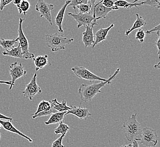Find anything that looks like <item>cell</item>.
<instances>
[{
    "mask_svg": "<svg viewBox=\"0 0 160 147\" xmlns=\"http://www.w3.org/2000/svg\"><path fill=\"white\" fill-rule=\"evenodd\" d=\"M137 114H133L131 117L123 123L124 134L127 139L132 142L134 140L139 141V138L142 131V127L136 120Z\"/></svg>",
    "mask_w": 160,
    "mask_h": 147,
    "instance_id": "2",
    "label": "cell"
},
{
    "mask_svg": "<svg viewBox=\"0 0 160 147\" xmlns=\"http://www.w3.org/2000/svg\"><path fill=\"white\" fill-rule=\"evenodd\" d=\"M136 16L137 17L136 21L134 22L132 27L130 28L128 30L124 32V34L126 35V36H128L129 34L133 32V31L135 30L136 29H138L140 28L145 27L147 25V21L145 20L144 19L142 18V17L139 15V13L136 14Z\"/></svg>",
    "mask_w": 160,
    "mask_h": 147,
    "instance_id": "17",
    "label": "cell"
},
{
    "mask_svg": "<svg viewBox=\"0 0 160 147\" xmlns=\"http://www.w3.org/2000/svg\"><path fill=\"white\" fill-rule=\"evenodd\" d=\"M114 24H111L108 27L105 28H101L98 31L96 32V40L92 45V48H94L99 43L103 42L106 39V37L108 35V32L111 30V28L114 27Z\"/></svg>",
    "mask_w": 160,
    "mask_h": 147,
    "instance_id": "15",
    "label": "cell"
},
{
    "mask_svg": "<svg viewBox=\"0 0 160 147\" xmlns=\"http://www.w3.org/2000/svg\"><path fill=\"white\" fill-rule=\"evenodd\" d=\"M160 25H157V26L154 27V28H153L152 30H147L145 32V34H151L152 33H153L154 32H160Z\"/></svg>",
    "mask_w": 160,
    "mask_h": 147,
    "instance_id": "34",
    "label": "cell"
},
{
    "mask_svg": "<svg viewBox=\"0 0 160 147\" xmlns=\"http://www.w3.org/2000/svg\"><path fill=\"white\" fill-rule=\"evenodd\" d=\"M69 3H70V0H67L65 2L64 5L62 6V8L59 10V12L58 13L57 16L55 17V25L58 27L59 32L62 33L63 32V30L62 28V21L64 19L65 12L67 9V7L68 6Z\"/></svg>",
    "mask_w": 160,
    "mask_h": 147,
    "instance_id": "16",
    "label": "cell"
},
{
    "mask_svg": "<svg viewBox=\"0 0 160 147\" xmlns=\"http://www.w3.org/2000/svg\"><path fill=\"white\" fill-rule=\"evenodd\" d=\"M100 1H101V0H100ZM90 1H91V4L92 5V6H94L95 5L97 0H90Z\"/></svg>",
    "mask_w": 160,
    "mask_h": 147,
    "instance_id": "41",
    "label": "cell"
},
{
    "mask_svg": "<svg viewBox=\"0 0 160 147\" xmlns=\"http://www.w3.org/2000/svg\"><path fill=\"white\" fill-rule=\"evenodd\" d=\"M71 110L67 111L66 113L65 114V116L71 114L77 116V118L81 120L87 119L89 116H92V114L90 113L89 110L88 108L82 107L80 105L79 107L71 105Z\"/></svg>",
    "mask_w": 160,
    "mask_h": 147,
    "instance_id": "12",
    "label": "cell"
},
{
    "mask_svg": "<svg viewBox=\"0 0 160 147\" xmlns=\"http://www.w3.org/2000/svg\"><path fill=\"white\" fill-rule=\"evenodd\" d=\"M118 9L119 7L115 5L111 7H106L102 4L101 1H99L98 3L94 5L93 9L92 8L91 12L92 13V16L94 18L99 19L101 18H106L109 12H111L112 10H117Z\"/></svg>",
    "mask_w": 160,
    "mask_h": 147,
    "instance_id": "11",
    "label": "cell"
},
{
    "mask_svg": "<svg viewBox=\"0 0 160 147\" xmlns=\"http://www.w3.org/2000/svg\"><path fill=\"white\" fill-rule=\"evenodd\" d=\"M117 0H101L100 1L102 5L106 7H111L114 6V2Z\"/></svg>",
    "mask_w": 160,
    "mask_h": 147,
    "instance_id": "32",
    "label": "cell"
},
{
    "mask_svg": "<svg viewBox=\"0 0 160 147\" xmlns=\"http://www.w3.org/2000/svg\"><path fill=\"white\" fill-rule=\"evenodd\" d=\"M92 5L90 4H80L76 6V7L79 10V12L82 14H87L91 12V10L92 8Z\"/></svg>",
    "mask_w": 160,
    "mask_h": 147,
    "instance_id": "27",
    "label": "cell"
},
{
    "mask_svg": "<svg viewBox=\"0 0 160 147\" xmlns=\"http://www.w3.org/2000/svg\"><path fill=\"white\" fill-rule=\"evenodd\" d=\"M2 55H8L10 57H12L14 58L24 59L23 54L21 48L19 44H18V45L17 47H13L10 50L3 51L2 52Z\"/></svg>",
    "mask_w": 160,
    "mask_h": 147,
    "instance_id": "21",
    "label": "cell"
},
{
    "mask_svg": "<svg viewBox=\"0 0 160 147\" xmlns=\"http://www.w3.org/2000/svg\"><path fill=\"white\" fill-rule=\"evenodd\" d=\"M70 127L68 125L65 124L63 122L59 123V126L55 130V133L56 135L58 134H64L67 132L69 130Z\"/></svg>",
    "mask_w": 160,
    "mask_h": 147,
    "instance_id": "26",
    "label": "cell"
},
{
    "mask_svg": "<svg viewBox=\"0 0 160 147\" xmlns=\"http://www.w3.org/2000/svg\"><path fill=\"white\" fill-rule=\"evenodd\" d=\"M24 19L19 18V27L18 30V36L16 38V40L19 41V44L21 48L22 52L24 56V59H32L35 57L34 55L32 53L29 52V44L28 41L25 36V34L23 33V29H22V23L24 21Z\"/></svg>",
    "mask_w": 160,
    "mask_h": 147,
    "instance_id": "5",
    "label": "cell"
},
{
    "mask_svg": "<svg viewBox=\"0 0 160 147\" xmlns=\"http://www.w3.org/2000/svg\"><path fill=\"white\" fill-rule=\"evenodd\" d=\"M67 111H62V112H56L52 114L51 116L48 120L45 122L46 125H53V124H57L59 123L63 122L65 114L66 113Z\"/></svg>",
    "mask_w": 160,
    "mask_h": 147,
    "instance_id": "20",
    "label": "cell"
},
{
    "mask_svg": "<svg viewBox=\"0 0 160 147\" xmlns=\"http://www.w3.org/2000/svg\"><path fill=\"white\" fill-rule=\"evenodd\" d=\"M0 84H5L6 85H9L10 87L12 86V82L11 81H3V80H0Z\"/></svg>",
    "mask_w": 160,
    "mask_h": 147,
    "instance_id": "37",
    "label": "cell"
},
{
    "mask_svg": "<svg viewBox=\"0 0 160 147\" xmlns=\"http://www.w3.org/2000/svg\"><path fill=\"white\" fill-rule=\"evenodd\" d=\"M72 71L74 73V75L77 78L81 79L87 80L89 82H104L107 80L96 75V74L88 70L86 68L82 66H75L74 68H72Z\"/></svg>",
    "mask_w": 160,
    "mask_h": 147,
    "instance_id": "7",
    "label": "cell"
},
{
    "mask_svg": "<svg viewBox=\"0 0 160 147\" xmlns=\"http://www.w3.org/2000/svg\"><path fill=\"white\" fill-rule=\"evenodd\" d=\"M140 144L148 147H154L158 143L157 132L154 129L149 127H144L142 129V132L139 138Z\"/></svg>",
    "mask_w": 160,
    "mask_h": 147,
    "instance_id": "4",
    "label": "cell"
},
{
    "mask_svg": "<svg viewBox=\"0 0 160 147\" xmlns=\"http://www.w3.org/2000/svg\"><path fill=\"white\" fill-rule=\"evenodd\" d=\"M132 147H139V145L138 144V141L137 140H134L133 141H132Z\"/></svg>",
    "mask_w": 160,
    "mask_h": 147,
    "instance_id": "39",
    "label": "cell"
},
{
    "mask_svg": "<svg viewBox=\"0 0 160 147\" xmlns=\"http://www.w3.org/2000/svg\"><path fill=\"white\" fill-rule=\"evenodd\" d=\"M18 12L20 14H23L24 16H26L28 13V10L30 9V3L28 0H23L17 6Z\"/></svg>",
    "mask_w": 160,
    "mask_h": 147,
    "instance_id": "25",
    "label": "cell"
},
{
    "mask_svg": "<svg viewBox=\"0 0 160 147\" xmlns=\"http://www.w3.org/2000/svg\"><path fill=\"white\" fill-rule=\"evenodd\" d=\"M120 147H132V144H128V145H123Z\"/></svg>",
    "mask_w": 160,
    "mask_h": 147,
    "instance_id": "42",
    "label": "cell"
},
{
    "mask_svg": "<svg viewBox=\"0 0 160 147\" xmlns=\"http://www.w3.org/2000/svg\"><path fill=\"white\" fill-rule=\"evenodd\" d=\"M1 127H2V126H1V123H0V129L1 128Z\"/></svg>",
    "mask_w": 160,
    "mask_h": 147,
    "instance_id": "44",
    "label": "cell"
},
{
    "mask_svg": "<svg viewBox=\"0 0 160 147\" xmlns=\"http://www.w3.org/2000/svg\"><path fill=\"white\" fill-rule=\"evenodd\" d=\"M37 74H34V76L31 79L30 82L26 86V88L22 92V93L25 97L28 98L30 101L32 100V99L36 95L40 94L42 92V89L38 86L37 82Z\"/></svg>",
    "mask_w": 160,
    "mask_h": 147,
    "instance_id": "8",
    "label": "cell"
},
{
    "mask_svg": "<svg viewBox=\"0 0 160 147\" xmlns=\"http://www.w3.org/2000/svg\"><path fill=\"white\" fill-rule=\"evenodd\" d=\"M73 40V38H68L62 34L58 33L46 35L47 45L53 52L64 50L65 49V45L71 44Z\"/></svg>",
    "mask_w": 160,
    "mask_h": 147,
    "instance_id": "3",
    "label": "cell"
},
{
    "mask_svg": "<svg viewBox=\"0 0 160 147\" xmlns=\"http://www.w3.org/2000/svg\"><path fill=\"white\" fill-rule=\"evenodd\" d=\"M12 0H0V10L2 11L5 6L12 3Z\"/></svg>",
    "mask_w": 160,
    "mask_h": 147,
    "instance_id": "33",
    "label": "cell"
},
{
    "mask_svg": "<svg viewBox=\"0 0 160 147\" xmlns=\"http://www.w3.org/2000/svg\"><path fill=\"white\" fill-rule=\"evenodd\" d=\"M65 135V134H62V136L53 141L52 144V147H65L64 145L62 144V141Z\"/></svg>",
    "mask_w": 160,
    "mask_h": 147,
    "instance_id": "31",
    "label": "cell"
},
{
    "mask_svg": "<svg viewBox=\"0 0 160 147\" xmlns=\"http://www.w3.org/2000/svg\"><path fill=\"white\" fill-rule=\"evenodd\" d=\"M50 101L51 107L53 109L56 110L59 112L62 111H67L68 110H71V107H68L67 105V101L65 100H63L61 103H60L57 101V99L55 98Z\"/></svg>",
    "mask_w": 160,
    "mask_h": 147,
    "instance_id": "19",
    "label": "cell"
},
{
    "mask_svg": "<svg viewBox=\"0 0 160 147\" xmlns=\"http://www.w3.org/2000/svg\"><path fill=\"white\" fill-rule=\"evenodd\" d=\"M95 25L86 26V30L82 33V42L85 48L92 46L94 43V35L93 34V27Z\"/></svg>",
    "mask_w": 160,
    "mask_h": 147,
    "instance_id": "13",
    "label": "cell"
},
{
    "mask_svg": "<svg viewBox=\"0 0 160 147\" xmlns=\"http://www.w3.org/2000/svg\"><path fill=\"white\" fill-rule=\"evenodd\" d=\"M0 120H8V121H12V118L10 117V116H6L3 114L0 113Z\"/></svg>",
    "mask_w": 160,
    "mask_h": 147,
    "instance_id": "36",
    "label": "cell"
},
{
    "mask_svg": "<svg viewBox=\"0 0 160 147\" xmlns=\"http://www.w3.org/2000/svg\"><path fill=\"white\" fill-rule=\"evenodd\" d=\"M0 123H1L2 127L5 130H6V131L14 133L16 134H18L20 136L26 139L28 141L30 142V143L32 142V140L31 139V138H29L27 135H25L24 134H23L20 131H19L18 130L16 129V127L13 126V125L11 122V121H8V120H0Z\"/></svg>",
    "mask_w": 160,
    "mask_h": 147,
    "instance_id": "14",
    "label": "cell"
},
{
    "mask_svg": "<svg viewBox=\"0 0 160 147\" xmlns=\"http://www.w3.org/2000/svg\"><path fill=\"white\" fill-rule=\"evenodd\" d=\"M142 3V5H148L158 9L160 8V0H145Z\"/></svg>",
    "mask_w": 160,
    "mask_h": 147,
    "instance_id": "28",
    "label": "cell"
},
{
    "mask_svg": "<svg viewBox=\"0 0 160 147\" xmlns=\"http://www.w3.org/2000/svg\"><path fill=\"white\" fill-rule=\"evenodd\" d=\"M33 59L34 64L35 66V71H38L40 69H43L46 66L50 64L48 60V55H38L37 57H34Z\"/></svg>",
    "mask_w": 160,
    "mask_h": 147,
    "instance_id": "18",
    "label": "cell"
},
{
    "mask_svg": "<svg viewBox=\"0 0 160 147\" xmlns=\"http://www.w3.org/2000/svg\"><path fill=\"white\" fill-rule=\"evenodd\" d=\"M89 0H70V3L68 6H71L74 9V11L76 12V6L80 4H86L88 3Z\"/></svg>",
    "mask_w": 160,
    "mask_h": 147,
    "instance_id": "29",
    "label": "cell"
},
{
    "mask_svg": "<svg viewBox=\"0 0 160 147\" xmlns=\"http://www.w3.org/2000/svg\"><path fill=\"white\" fill-rule=\"evenodd\" d=\"M157 35L158 36V39L156 41V45H157V49H158V58H160V32H157Z\"/></svg>",
    "mask_w": 160,
    "mask_h": 147,
    "instance_id": "35",
    "label": "cell"
},
{
    "mask_svg": "<svg viewBox=\"0 0 160 147\" xmlns=\"http://www.w3.org/2000/svg\"><path fill=\"white\" fill-rule=\"evenodd\" d=\"M54 9L52 4H49L45 2L44 0H38L35 5V10L40 13V17H44L48 21L51 26H52V17L51 12Z\"/></svg>",
    "mask_w": 160,
    "mask_h": 147,
    "instance_id": "9",
    "label": "cell"
},
{
    "mask_svg": "<svg viewBox=\"0 0 160 147\" xmlns=\"http://www.w3.org/2000/svg\"><path fill=\"white\" fill-rule=\"evenodd\" d=\"M114 5L118 7H123L124 9H130L133 7H136L138 9V6H142V2H135V3H129L125 0H117L114 2Z\"/></svg>",
    "mask_w": 160,
    "mask_h": 147,
    "instance_id": "22",
    "label": "cell"
},
{
    "mask_svg": "<svg viewBox=\"0 0 160 147\" xmlns=\"http://www.w3.org/2000/svg\"><path fill=\"white\" fill-rule=\"evenodd\" d=\"M22 1H23V0H12V2H13V3H14L15 5L17 6V5H18L20 3H21V2Z\"/></svg>",
    "mask_w": 160,
    "mask_h": 147,
    "instance_id": "38",
    "label": "cell"
},
{
    "mask_svg": "<svg viewBox=\"0 0 160 147\" xmlns=\"http://www.w3.org/2000/svg\"><path fill=\"white\" fill-rule=\"evenodd\" d=\"M18 41L16 39L12 40H6L4 39H0V46L2 47L4 50H8L12 48Z\"/></svg>",
    "mask_w": 160,
    "mask_h": 147,
    "instance_id": "23",
    "label": "cell"
},
{
    "mask_svg": "<svg viewBox=\"0 0 160 147\" xmlns=\"http://www.w3.org/2000/svg\"><path fill=\"white\" fill-rule=\"evenodd\" d=\"M68 16H71L74 18V20L77 23V28H80L82 26L86 27V26L90 25H95L98 26L97 21L98 19L94 18L92 12L82 14L81 12L78 13H72L69 12Z\"/></svg>",
    "mask_w": 160,
    "mask_h": 147,
    "instance_id": "6",
    "label": "cell"
},
{
    "mask_svg": "<svg viewBox=\"0 0 160 147\" xmlns=\"http://www.w3.org/2000/svg\"><path fill=\"white\" fill-rule=\"evenodd\" d=\"M145 0H135L132 3H135V2H143V1H144Z\"/></svg>",
    "mask_w": 160,
    "mask_h": 147,
    "instance_id": "43",
    "label": "cell"
},
{
    "mask_svg": "<svg viewBox=\"0 0 160 147\" xmlns=\"http://www.w3.org/2000/svg\"><path fill=\"white\" fill-rule=\"evenodd\" d=\"M1 133H0V139H1Z\"/></svg>",
    "mask_w": 160,
    "mask_h": 147,
    "instance_id": "45",
    "label": "cell"
},
{
    "mask_svg": "<svg viewBox=\"0 0 160 147\" xmlns=\"http://www.w3.org/2000/svg\"><path fill=\"white\" fill-rule=\"evenodd\" d=\"M160 62H158L157 64L154 65V68H155V69H159V68H160Z\"/></svg>",
    "mask_w": 160,
    "mask_h": 147,
    "instance_id": "40",
    "label": "cell"
},
{
    "mask_svg": "<svg viewBox=\"0 0 160 147\" xmlns=\"http://www.w3.org/2000/svg\"><path fill=\"white\" fill-rule=\"evenodd\" d=\"M120 72V69L118 68L114 74L110 76L109 78L106 81H101L99 83H92V84H82L80 85V87L78 90V93H79L81 98L80 104L83 102L92 100L97 93H101V89L104 87L106 85H109L112 82V80L116 78L117 75Z\"/></svg>",
    "mask_w": 160,
    "mask_h": 147,
    "instance_id": "1",
    "label": "cell"
},
{
    "mask_svg": "<svg viewBox=\"0 0 160 147\" xmlns=\"http://www.w3.org/2000/svg\"><path fill=\"white\" fill-rule=\"evenodd\" d=\"M145 37V32L143 30H139V31L136 33V39L139 40L140 43H143Z\"/></svg>",
    "mask_w": 160,
    "mask_h": 147,
    "instance_id": "30",
    "label": "cell"
},
{
    "mask_svg": "<svg viewBox=\"0 0 160 147\" xmlns=\"http://www.w3.org/2000/svg\"><path fill=\"white\" fill-rule=\"evenodd\" d=\"M51 108H52V107H51V103H50V101H46V100H42L39 103V105H38L37 110L36 111V112L32 116L37 115V114L40 113V112L51 110Z\"/></svg>",
    "mask_w": 160,
    "mask_h": 147,
    "instance_id": "24",
    "label": "cell"
},
{
    "mask_svg": "<svg viewBox=\"0 0 160 147\" xmlns=\"http://www.w3.org/2000/svg\"><path fill=\"white\" fill-rule=\"evenodd\" d=\"M9 68L10 75L12 78V86L10 87L9 89L11 90L12 87L14 86L16 80L25 76L27 74V71L25 70V68L21 63L18 61H16L12 64H10Z\"/></svg>",
    "mask_w": 160,
    "mask_h": 147,
    "instance_id": "10",
    "label": "cell"
}]
</instances>
